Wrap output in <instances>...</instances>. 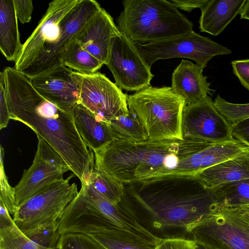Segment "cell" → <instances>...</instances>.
Here are the masks:
<instances>
[{
	"mask_svg": "<svg viewBox=\"0 0 249 249\" xmlns=\"http://www.w3.org/2000/svg\"><path fill=\"white\" fill-rule=\"evenodd\" d=\"M10 215L4 203L0 200V229L10 227L15 223Z\"/></svg>",
	"mask_w": 249,
	"mask_h": 249,
	"instance_id": "ab89813d",
	"label": "cell"
},
{
	"mask_svg": "<svg viewBox=\"0 0 249 249\" xmlns=\"http://www.w3.org/2000/svg\"><path fill=\"white\" fill-rule=\"evenodd\" d=\"M211 190L218 207L238 208L249 205V178L225 183Z\"/></svg>",
	"mask_w": 249,
	"mask_h": 249,
	"instance_id": "d4e9b609",
	"label": "cell"
},
{
	"mask_svg": "<svg viewBox=\"0 0 249 249\" xmlns=\"http://www.w3.org/2000/svg\"><path fill=\"white\" fill-rule=\"evenodd\" d=\"M74 175L55 181L16 209L13 218L24 235L42 225L59 220L67 206L78 194L76 184L70 183Z\"/></svg>",
	"mask_w": 249,
	"mask_h": 249,
	"instance_id": "8992f818",
	"label": "cell"
},
{
	"mask_svg": "<svg viewBox=\"0 0 249 249\" xmlns=\"http://www.w3.org/2000/svg\"><path fill=\"white\" fill-rule=\"evenodd\" d=\"M196 243L183 238H172L162 240L155 249H195Z\"/></svg>",
	"mask_w": 249,
	"mask_h": 249,
	"instance_id": "8d00e7d4",
	"label": "cell"
},
{
	"mask_svg": "<svg viewBox=\"0 0 249 249\" xmlns=\"http://www.w3.org/2000/svg\"><path fill=\"white\" fill-rule=\"evenodd\" d=\"M233 138L249 146V118L231 124Z\"/></svg>",
	"mask_w": 249,
	"mask_h": 249,
	"instance_id": "74e56055",
	"label": "cell"
},
{
	"mask_svg": "<svg viewBox=\"0 0 249 249\" xmlns=\"http://www.w3.org/2000/svg\"><path fill=\"white\" fill-rule=\"evenodd\" d=\"M196 177L210 189L225 183L249 178V152L209 167Z\"/></svg>",
	"mask_w": 249,
	"mask_h": 249,
	"instance_id": "7402d4cb",
	"label": "cell"
},
{
	"mask_svg": "<svg viewBox=\"0 0 249 249\" xmlns=\"http://www.w3.org/2000/svg\"><path fill=\"white\" fill-rule=\"evenodd\" d=\"M57 247L60 249H106L90 236L78 233L61 235Z\"/></svg>",
	"mask_w": 249,
	"mask_h": 249,
	"instance_id": "1f68e13d",
	"label": "cell"
},
{
	"mask_svg": "<svg viewBox=\"0 0 249 249\" xmlns=\"http://www.w3.org/2000/svg\"><path fill=\"white\" fill-rule=\"evenodd\" d=\"M134 43L150 68L160 59L181 57L192 59L205 68L214 56L232 52L227 47L194 31L156 42Z\"/></svg>",
	"mask_w": 249,
	"mask_h": 249,
	"instance_id": "9c48e42d",
	"label": "cell"
},
{
	"mask_svg": "<svg viewBox=\"0 0 249 249\" xmlns=\"http://www.w3.org/2000/svg\"><path fill=\"white\" fill-rule=\"evenodd\" d=\"M18 20L22 23L29 22L32 18L34 9L33 1L31 0H13Z\"/></svg>",
	"mask_w": 249,
	"mask_h": 249,
	"instance_id": "e575fe53",
	"label": "cell"
},
{
	"mask_svg": "<svg viewBox=\"0 0 249 249\" xmlns=\"http://www.w3.org/2000/svg\"><path fill=\"white\" fill-rule=\"evenodd\" d=\"M22 44L13 0H0V49L5 58L14 61Z\"/></svg>",
	"mask_w": 249,
	"mask_h": 249,
	"instance_id": "603a6c76",
	"label": "cell"
},
{
	"mask_svg": "<svg viewBox=\"0 0 249 249\" xmlns=\"http://www.w3.org/2000/svg\"><path fill=\"white\" fill-rule=\"evenodd\" d=\"M4 156V149L1 145L0 149V200L4 203L10 214L13 215L16 209L15 192L14 187H12L9 184L5 173L3 165Z\"/></svg>",
	"mask_w": 249,
	"mask_h": 249,
	"instance_id": "d6a6232c",
	"label": "cell"
},
{
	"mask_svg": "<svg viewBox=\"0 0 249 249\" xmlns=\"http://www.w3.org/2000/svg\"><path fill=\"white\" fill-rule=\"evenodd\" d=\"M247 0H209L201 9L200 32L216 36L239 14Z\"/></svg>",
	"mask_w": 249,
	"mask_h": 249,
	"instance_id": "44dd1931",
	"label": "cell"
},
{
	"mask_svg": "<svg viewBox=\"0 0 249 249\" xmlns=\"http://www.w3.org/2000/svg\"><path fill=\"white\" fill-rule=\"evenodd\" d=\"M239 14L241 19L249 20V0H247Z\"/></svg>",
	"mask_w": 249,
	"mask_h": 249,
	"instance_id": "60d3db41",
	"label": "cell"
},
{
	"mask_svg": "<svg viewBox=\"0 0 249 249\" xmlns=\"http://www.w3.org/2000/svg\"><path fill=\"white\" fill-rule=\"evenodd\" d=\"M213 103L216 109L231 124L249 118V103H230L219 94L213 101Z\"/></svg>",
	"mask_w": 249,
	"mask_h": 249,
	"instance_id": "4dcf8cb0",
	"label": "cell"
},
{
	"mask_svg": "<svg viewBox=\"0 0 249 249\" xmlns=\"http://www.w3.org/2000/svg\"><path fill=\"white\" fill-rule=\"evenodd\" d=\"M209 0H169L177 8L190 12L196 8L201 9Z\"/></svg>",
	"mask_w": 249,
	"mask_h": 249,
	"instance_id": "f35d334b",
	"label": "cell"
},
{
	"mask_svg": "<svg viewBox=\"0 0 249 249\" xmlns=\"http://www.w3.org/2000/svg\"><path fill=\"white\" fill-rule=\"evenodd\" d=\"M35 89L58 107L71 110L80 103L79 86L75 71L64 66L29 78Z\"/></svg>",
	"mask_w": 249,
	"mask_h": 249,
	"instance_id": "e0dca14e",
	"label": "cell"
},
{
	"mask_svg": "<svg viewBox=\"0 0 249 249\" xmlns=\"http://www.w3.org/2000/svg\"><path fill=\"white\" fill-rule=\"evenodd\" d=\"M107 66L115 84L127 91H140L150 86L154 75L134 42L121 32L112 41Z\"/></svg>",
	"mask_w": 249,
	"mask_h": 249,
	"instance_id": "4fadbf2b",
	"label": "cell"
},
{
	"mask_svg": "<svg viewBox=\"0 0 249 249\" xmlns=\"http://www.w3.org/2000/svg\"><path fill=\"white\" fill-rule=\"evenodd\" d=\"M120 33L112 17L102 8L84 27L76 40L84 50L106 65L112 39Z\"/></svg>",
	"mask_w": 249,
	"mask_h": 249,
	"instance_id": "ac0fdd59",
	"label": "cell"
},
{
	"mask_svg": "<svg viewBox=\"0 0 249 249\" xmlns=\"http://www.w3.org/2000/svg\"><path fill=\"white\" fill-rule=\"evenodd\" d=\"M0 249H60L47 248L30 240L17 227L13 225L0 229Z\"/></svg>",
	"mask_w": 249,
	"mask_h": 249,
	"instance_id": "f1b7e54d",
	"label": "cell"
},
{
	"mask_svg": "<svg viewBox=\"0 0 249 249\" xmlns=\"http://www.w3.org/2000/svg\"><path fill=\"white\" fill-rule=\"evenodd\" d=\"M112 203L119 204L124 193V183L96 168L94 161L83 181Z\"/></svg>",
	"mask_w": 249,
	"mask_h": 249,
	"instance_id": "cb8c5ba5",
	"label": "cell"
},
{
	"mask_svg": "<svg viewBox=\"0 0 249 249\" xmlns=\"http://www.w3.org/2000/svg\"><path fill=\"white\" fill-rule=\"evenodd\" d=\"M248 152L249 146L237 140L225 143H212L183 138L179 142L176 165L159 171L151 178L166 175L196 176L209 167Z\"/></svg>",
	"mask_w": 249,
	"mask_h": 249,
	"instance_id": "52a82bcc",
	"label": "cell"
},
{
	"mask_svg": "<svg viewBox=\"0 0 249 249\" xmlns=\"http://www.w3.org/2000/svg\"><path fill=\"white\" fill-rule=\"evenodd\" d=\"M116 19L120 31L133 42L150 43L193 31V24L169 0H125Z\"/></svg>",
	"mask_w": 249,
	"mask_h": 249,
	"instance_id": "277c9868",
	"label": "cell"
},
{
	"mask_svg": "<svg viewBox=\"0 0 249 249\" xmlns=\"http://www.w3.org/2000/svg\"><path fill=\"white\" fill-rule=\"evenodd\" d=\"M58 221H53L40 226L26 235L30 240L47 248L57 247L60 237Z\"/></svg>",
	"mask_w": 249,
	"mask_h": 249,
	"instance_id": "f546056e",
	"label": "cell"
},
{
	"mask_svg": "<svg viewBox=\"0 0 249 249\" xmlns=\"http://www.w3.org/2000/svg\"><path fill=\"white\" fill-rule=\"evenodd\" d=\"M103 65L100 61L84 50L76 39L70 45L61 61V66L83 74L97 72Z\"/></svg>",
	"mask_w": 249,
	"mask_h": 249,
	"instance_id": "484cf974",
	"label": "cell"
},
{
	"mask_svg": "<svg viewBox=\"0 0 249 249\" xmlns=\"http://www.w3.org/2000/svg\"><path fill=\"white\" fill-rule=\"evenodd\" d=\"M76 128L85 144L93 152L114 139L109 124L99 120L81 103L71 109Z\"/></svg>",
	"mask_w": 249,
	"mask_h": 249,
	"instance_id": "ffe728a7",
	"label": "cell"
},
{
	"mask_svg": "<svg viewBox=\"0 0 249 249\" xmlns=\"http://www.w3.org/2000/svg\"><path fill=\"white\" fill-rule=\"evenodd\" d=\"M79 82L80 103L100 120L109 123L129 112L127 94L104 74H83L75 71Z\"/></svg>",
	"mask_w": 249,
	"mask_h": 249,
	"instance_id": "8fae6325",
	"label": "cell"
},
{
	"mask_svg": "<svg viewBox=\"0 0 249 249\" xmlns=\"http://www.w3.org/2000/svg\"><path fill=\"white\" fill-rule=\"evenodd\" d=\"M81 0H54L49 3L36 28L22 44L15 68L22 72L42 53L45 47L58 38L60 24Z\"/></svg>",
	"mask_w": 249,
	"mask_h": 249,
	"instance_id": "2e32d148",
	"label": "cell"
},
{
	"mask_svg": "<svg viewBox=\"0 0 249 249\" xmlns=\"http://www.w3.org/2000/svg\"><path fill=\"white\" fill-rule=\"evenodd\" d=\"M195 249H214L206 246L196 243Z\"/></svg>",
	"mask_w": 249,
	"mask_h": 249,
	"instance_id": "7bdbcfd3",
	"label": "cell"
},
{
	"mask_svg": "<svg viewBox=\"0 0 249 249\" xmlns=\"http://www.w3.org/2000/svg\"><path fill=\"white\" fill-rule=\"evenodd\" d=\"M235 209L243 215L249 218V205Z\"/></svg>",
	"mask_w": 249,
	"mask_h": 249,
	"instance_id": "b9f144b4",
	"label": "cell"
},
{
	"mask_svg": "<svg viewBox=\"0 0 249 249\" xmlns=\"http://www.w3.org/2000/svg\"><path fill=\"white\" fill-rule=\"evenodd\" d=\"M179 142L113 139L93 152L95 166L123 183L150 178L156 173L176 165Z\"/></svg>",
	"mask_w": 249,
	"mask_h": 249,
	"instance_id": "3957f363",
	"label": "cell"
},
{
	"mask_svg": "<svg viewBox=\"0 0 249 249\" xmlns=\"http://www.w3.org/2000/svg\"><path fill=\"white\" fill-rule=\"evenodd\" d=\"M188 239L214 249H249V218L235 208L217 207L191 230Z\"/></svg>",
	"mask_w": 249,
	"mask_h": 249,
	"instance_id": "ba28073f",
	"label": "cell"
},
{
	"mask_svg": "<svg viewBox=\"0 0 249 249\" xmlns=\"http://www.w3.org/2000/svg\"><path fill=\"white\" fill-rule=\"evenodd\" d=\"M233 72L242 86L249 91V59L232 61Z\"/></svg>",
	"mask_w": 249,
	"mask_h": 249,
	"instance_id": "836d02e7",
	"label": "cell"
},
{
	"mask_svg": "<svg viewBox=\"0 0 249 249\" xmlns=\"http://www.w3.org/2000/svg\"><path fill=\"white\" fill-rule=\"evenodd\" d=\"M101 8L96 1L81 0L61 22L57 39L46 45L36 59L21 73L31 78L61 66L62 59L70 45Z\"/></svg>",
	"mask_w": 249,
	"mask_h": 249,
	"instance_id": "30bf717a",
	"label": "cell"
},
{
	"mask_svg": "<svg viewBox=\"0 0 249 249\" xmlns=\"http://www.w3.org/2000/svg\"><path fill=\"white\" fill-rule=\"evenodd\" d=\"M204 68L186 59H182L172 75L173 91L185 100L186 106L200 102L212 96L214 90L210 88Z\"/></svg>",
	"mask_w": 249,
	"mask_h": 249,
	"instance_id": "d6986e66",
	"label": "cell"
},
{
	"mask_svg": "<svg viewBox=\"0 0 249 249\" xmlns=\"http://www.w3.org/2000/svg\"><path fill=\"white\" fill-rule=\"evenodd\" d=\"M10 120L30 128L64 160L81 182L94 161L75 125L71 110L62 109L42 96L30 79L15 67L1 71Z\"/></svg>",
	"mask_w": 249,
	"mask_h": 249,
	"instance_id": "7a4b0ae2",
	"label": "cell"
},
{
	"mask_svg": "<svg viewBox=\"0 0 249 249\" xmlns=\"http://www.w3.org/2000/svg\"><path fill=\"white\" fill-rule=\"evenodd\" d=\"M10 118L6 96V90L4 85V78L0 73V129L7 126Z\"/></svg>",
	"mask_w": 249,
	"mask_h": 249,
	"instance_id": "d590c367",
	"label": "cell"
},
{
	"mask_svg": "<svg viewBox=\"0 0 249 249\" xmlns=\"http://www.w3.org/2000/svg\"><path fill=\"white\" fill-rule=\"evenodd\" d=\"M58 230L60 236L72 233L115 234L140 238L106 216L84 196L81 190L65 209L58 221Z\"/></svg>",
	"mask_w": 249,
	"mask_h": 249,
	"instance_id": "9a60e30c",
	"label": "cell"
},
{
	"mask_svg": "<svg viewBox=\"0 0 249 249\" xmlns=\"http://www.w3.org/2000/svg\"><path fill=\"white\" fill-rule=\"evenodd\" d=\"M127 103L145 129L147 141L183 140L182 121L186 106L170 87L151 86L131 95Z\"/></svg>",
	"mask_w": 249,
	"mask_h": 249,
	"instance_id": "5b68a950",
	"label": "cell"
},
{
	"mask_svg": "<svg viewBox=\"0 0 249 249\" xmlns=\"http://www.w3.org/2000/svg\"><path fill=\"white\" fill-rule=\"evenodd\" d=\"M108 123L114 139L131 142L147 141L145 129L129 110L127 114L115 117Z\"/></svg>",
	"mask_w": 249,
	"mask_h": 249,
	"instance_id": "4316f807",
	"label": "cell"
},
{
	"mask_svg": "<svg viewBox=\"0 0 249 249\" xmlns=\"http://www.w3.org/2000/svg\"><path fill=\"white\" fill-rule=\"evenodd\" d=\"M106 249H155L158 244L141 239L115 234L88 235Z\"/></svg>",
	"mask_w": 249,
	"mask_h": 249,
	"instance_id": "83f0119b",
	"label": "cell"
},
{
	"mask_svg": "<svg viewBox=\"0 0 249 249\" xmlns=\"http://www.w3.org/2000/svg\"><path fill=\"white\" fill-rule=\"evenodd\" d=\"M183 138H193L212 143L235 141L231 124L214 107L211 96L196 104L186 106L182 121Z\"/></svg>",
	"mask_w": 249,
	"mask_h": 249,
	"instance_id": "5bb4252c",
	"label": "cell"
},
{
	"mask_svg": "<svg viewBox=\"0 0 249 249\" xmlns=\"http://www.w3.org/2000/svg\"><path fill=\"white\" fill-rule=\"evenodd\" d=\"M161 240L188 239L191 230L217 209L212 190L196 176L166 175L124 183L119 204Z\"/></svg>",
	"mask_w": 249,
	"mask_h": 249,
	"instance_id": "6da1fadb",
	"label": "cell"
},
{
	"mask_svg": "<svg viewBox=\"0 0 249 249\" xmlns=\"http://www.w3.org/2000/svg\"><path fill=\"white\" fill-rule=\"evenodd\" d=\"M68 171L70 169L62 157L45 140L38 138L33 163L24 170L19 182L14 187L16 209L63 178Z\"/></svg>",
	"mask_w": 249,
	"mask_h": 249,
	"instance_id": "7c38bea8",
	"label": "cell"
}]
</instances>
